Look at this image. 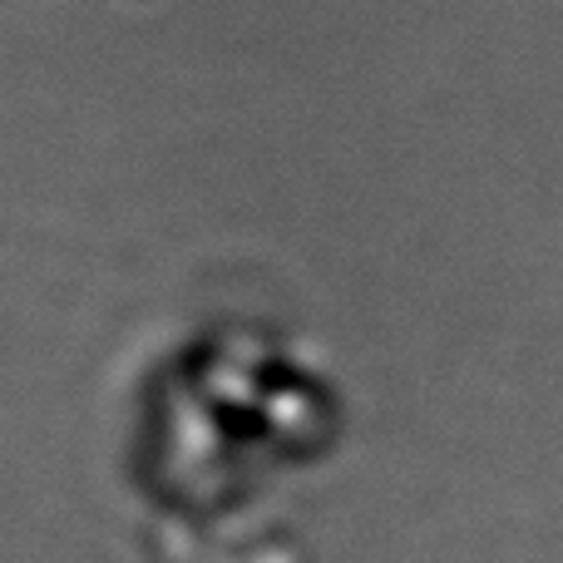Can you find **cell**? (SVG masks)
Segmentation results:
<instances>
[]
</instances>
